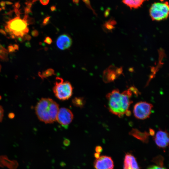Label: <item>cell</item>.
Instances as JSON below:
<instances>
[{
  "label": "cell",
  "instance_id": "836d02e7",
  "mask_svg": "<svg viewBox=\"0 0 169 169\" xmlns=\"http://www.w3.org/2000/svg\"><path fill=\"white\" fill-rule=\"evenodd\" d=\"M100 153L96 152L94 154V156L96 159L98 158L100 156Z\"/></svg>",
  "mask_w": 169,
  "mask_h": 169
},
{
  "label": "cell",
  "instance_id": "d590c367",
  "mask_svg": "<svg viewBox=\"0 0 169 169\" xmlns=\"http://www.w3.org/2000/svg\"><path fill=\"white\" fill-rule=\"evenodd\" d=\"M14 48L12 46H9V50L10 52L13 51H14Z\"/></svg>",
  "mask_w": 169,
  "mask_h": 169
},
{
  "label": "cell",
  "instance_id": "603a6c76",
  "mask_svg": "<svg viewBox=\"0 0 169 169\" xmlns=\"http://www.w3.org/2000/svg\"><path fill=\"white\" fill-rule=\"evenodd\" d=\"M148 169H166L163 166H153L149 167Z\"/></svg>",
  "mask_w": 169,
  "mask_h": 169
},
{
  "label": "cell",
  "instance_id": "cb8c5ba5",
  "mask_svg": "<svg viewBox=\"0 0 169 169\" xmlns=\"http://www.w3.org/2000/svg\"><path fill=\"white\" fill-rule=\"evenodd\" d=\"M96 152L100 153L102 151V148L100 146H96L95 148Z\"/></svg>",
  "mask_w": 169,
  "mask_h": 169
},
{
  "label": "cell",
  "instance_id": "6da1fadb",
  "mask_svg": "<svg viewBox=\"0 0 169 169\" xmlns=\"http://www.w3.org/2000/svg\"><path fill=\"white\" fill-rule=\"evenodd\" d=\"M132 92L129 89L121 93L118 89L112 90L106 95L109 111L119 117L123 116L133 101Z\"/></svg>",
  "mask_w": 169,
  "mask_h": 169
},
{
  "label": "cell",
  "instance_id": "f546056e",
  "mask_svg": "<svg viewBox=\"0 0 169 169\" xmlns=\"http://www.w3.org/2000/svg\"><path fill=\"white\" fill-rule=\"evenodd\" d=\"M13 7L18 9L20 7V4L19 2H17L15 3L14 6H13Z\"/></svg>",
  "mask_w": 169,
  "mask_h": 169
},
{
  "label": "cell",
  "instance_id": "52a82bcc",
  "mask_svg": "<svg viewBox=\"0 0 169 169\" xmlns=\"http://www.w3.org/2000/svg\"><path fill=\"white\" fill-rule=\"evenodd\" d=\"M73 117V113L69 109L63 107L59 109L56 120L61 125L66 126L71 123Z\"/></svg>",
  "mask_w": 169,
  "mask_h": 169
},
{
  "label": "cell",
  "instance_id": "4dcf8cb0",
  "mask_svg": "<svg viewBox=\"0 0 169 169\" xmlns=\"http://www.w3.org/2000/svg\"><path fill=\"white\" fill-rule=\"evenodd\" d=\"M32 33L33 36H37L38 34V32L37 30H34L32 31Z\"/></svg>",
  "mask_w": 169,
  "mask_h": 169
},
{
  "label": "cell",
  "instance_id": "5b68a950",
  "mask_svg": "<svg viewBox=\"0 0 169 169\" xmlns=\"http://www.w3.org/2000/svg\"><path fill=\"white\" fill-rule=\"evenodd\" d=\"M149 15L153 21H160L167 18L169 14L168 3L157 2L152 4L149 9Z\"/></svg>",
  "mask_w": 169,
  "mask_h": 169
},
{
  "label": "cell",
  "instance_id": "8d00e7d4",
  "mask_svg": "<svg viewBox=\"0 0 169 169\" xmlns=\"http://www.w3.org/2000/svg\"><path fill=\"white\" fill-rule=\"evenodd\" d=\"M69 140L68 139H65L64 140V145H69Z\"/></svg>",
  "mask_w": 169,
  "mask_h": 169
},
{
  "label": "cell",
  "instance_id": "484cf974",
  "mask_svg": "<svg viewBox=\"0 0 169 169\" xmlns=\"http://www.w3.org/2000/svg\"><path fill=\"white\" fill-rule=\"evenodd\" d=\"M14 9V12L15 13V14L16 15L17 17H20V14H21V13L20 11L14 7H13Z\"/></svg>",
  "mask_w": 169,
  "mask_h": 169
},
{
  "label": "cell",
  "instance_id": "7bdbcfd3",
  "mask_svg": "<svg viewBox=\"0 0 169 169\" xmlns=\"http://www.w3.org/2000/svg\"><path fill=\"white\" fill-rule=\"evenodd\" d=\"M2 9L1 8H0V11H1L2 10Z\"/></svg>",
  "mask_w": 169,
  "mask_h": 169
},
{
  "label": "cell",
  "instance_id": "7402d4cb",
  "mask_svg": "<svg viewBox=\"0 0 169 169\" xmlns=\"http://www.w3.org/2000/svg\"><path fill=\"white\" fill-rule=\"evenodd\" d=\"M44 42L48 44H51L53 41L52 39L50 37L48 36L45 38Z\"/></svg>",
  "mask_w": 169,
  "mask_h": 169
},
{
  "label": "cell",
  "instance_id": "7c38bea8",
  "mask_svg": "<svg viewBox=\"0 0 169 169\" xmlns=\"http://www.w3.org/2000/svg\"><path fill=\"white\" fill-rule=\"evenodd\" d=\"M124 169H140L136 159L131 154H127L125 156Z\"/></svg>",
  "mask_w": 169,
  "mask_h": 169
},
{
  "label": "cell",
  "instance_id": "ac0fdd59",
  "mask_svg": "<svg viewBox=\"0 0 169 169\" xmlns=\"http://www.w3.org/2000/svg\"><path fill=\"white\" fill-rule=\"evenodd\" d=\"M82 1L85 3L87 7H88L89 9L91 10L96 15V13L94 11V10L92 8L90 3V2L89 0H82Z\"/></svg>",
  "mask_w": 169,
  "mask_h": 169
},
{
  "label": "cell",
  "instance_id": "30bf717a",
  "mask_svg": "<svg viewBox=\"0 0 169 169\" xmlns=\"http://www.w3.org/2000/svg\"><path fill=\"white\" fill-rule=\"evenodd\" d=\"M156 145L159 147L165 148L169 144V135L166 130L163 131L159 129L153 137Z\"/></svg>",
  "mask_w": 169,
  "mask_h": 169
},
{
  "label": "cell",
  "instance_id": "3957f363",
  "mask_svg": "<svg viewBox=\"0 0 169 169\" xmlns=\"http://www.w3.org/2000/svg\"><path fill=\"white\" fill-rule=\"evenodd\" d=\"M6 23V30L13 38H22L28 32L27 22L21 19L19 17L11 19Z\"/></svg>",
  "mask_w": 169,
  "mask_h": 169
},
{
  "label": "cell",
  "instance_id": "f35d334b",
  "mask_svg": "<svg viewBox=\"0 0 169 169\" xmlns=\"http://www.w3.org/2000/svg\"><path fill=\"white\" fill-rule=\"evenodd\" d=\"M79 0H73V3L75 4H78L79 3Z\"/></svg>",
  "mask_w": 169,
  "mask_h": 169
},
{
  "label": "cell",
  "instance_id": "83f0119b",
  "mask_svg": "<svg viewBox=\"0 0 169 169\" xmlns=\"http://www.w3.org/2000/svg\"><path fill=\"white\" fill-rule=\"evenodd\" d=\"M149 130V135L154 136L155 134V131L152 128H150Z\"/></svg>",
  "mask_w": 169,
  "mask_h": 169
},
{
  "label": "cell",
  "instance_id": "277c9868",
  "mask_svg": "<svg viewBox=\"0 0 169 169\" xmlns=\"http://www.w3.org/2000/svg\"><path fill=\"white\" fill-rule=\"evenodd\" d=\"M53 90L55 96L62 100H68L71 96L73 88L71 83L64 81L61 78L57 77Z\"/></svg>",
  "mask_w": 169,
  "mask_h": 169
},
{
  "label": "cell",
  "instance_id": "9a60e30c",
  "mask_svg": "<svg viewBox=\"0 0 169 169\" xmlns=\"http://www.w3.org/2000/svg\"><path fill=\"white\" fill-rule=\"evenodd\" d=\"M72 102L74 106L82 108L85 104V101L82 97H75L72 100Z\"/></svg>",
  "mask_w": 169,
  "mask_h": 169
},
{
  "label": "cell",
  "instance_id": "4fadbf2b",
  "mask_svg": "<svg viewBox=\"0 0 169 169\" xmlns=\"http://www.w3.org/2000/svg\"><path fill=\"white\" fill-rule=\"evenodd\" d=\"M129 134L143 143H147L149 141L150 135L149 133L147 131L142 132L137 129L133 128L129 132Z\"/></svg>",
  "mask_w": 169,
  "mask_h": 169
},
{
  "label": "cell",
  "instance_id": "d4e9b609",
  "mask_svg": "<svg viewBox=\"0 0 169 169\" xmlns=\"http://www.w3.org/2000/svg\"><path fill=\"white\" fill-rule=\"evenodd\" d=\"M24 11L25 14H28L32 12L31 8L27 7L24 8Z\"/></svg>",
  "mask_w": 169,
  "mask_h": 169
},
{
  "label": "cell",
  "instance_id": "7a4b0ae2",
  "mask_svg": "<svg viewBox=\"0 0 169 169\" xmlns=\"http://www.w3.org/2000/svg\"><path fill=\"white\" fill-rule=\"evenodd\" d=\"M59 110V105L49 98H41L35 107L38 119L46 124H50L56 120Z\"/></svg>",
  "mask_w": 169,
  "mask_h": 169
},
{
  "label": "cell",
  "instance_id": "b9f144b4",
  "mask_svg": "<svg viewBox=\"0 0 169 169\" xmlns=\"http://www.w3.org/2000/svg\"><path fill=\"white\" fill-rule=\"evenodd\" d=\"M1 66L0 64V71H1Z\"/></svg>",
  "mask_w": 169,
  "mask_h": 169
},
{
  "label": "cell",
  "instance_id": "d6986e66",
  "mask_svg": "<svg viewBox=\"0 0 169 169\" xmlns=\"http://www.w3.org/2000/svg\"><path fill=\"white\" fill-rule=\"evenodd\" d=\"M51 17L49 16L46 17L44 19L42 24L43 26H45L49 24Z\"/></svg>",
  "mask_w": 169,
  "mask_h": 169
},
{
  "label": "cell",
  "instance_id": "ffe728a7",
  "mask_svg": "<svg viewBox=\"0 0 169 169\" xmlns=\"http://www.w3.org/2000/svg\"><path fill=\"white\" fill-rule=\"evenodd\" d=\"M128 89L137 95L139 94V91L135 86H131Z\"/></svg>",
  "mask_w": 169,
  "mask_h": 169
},
{
  "label": "cell",
  "instance_id": "f1b7e54d",
  "mask_svg": "<svg viewBox=\"0 0 169 169\" xmlns=\"http://www.w3.org/2000/svg\"><path fill=\"white\" fill-rule=\"evenodd\" d=\"M32 3L30 1H28L25 3V4L26 5L27 7L30 8L32 7Z\"/></svg>",
  "mask_w": 169,
  "mask_h": 169
},
{
  "label": "cell",
  "instance_id": "4316f807",
  "mask_svg": "<svg viewBox=\"0 0 169 169\" xmlns=\"http://www.w3.org/2000/svg\"><path fill=\"white\" fill-rule=\"evenodd\" d=\"M49 0H40L41 3L44 5H46L48 4Z\"/></svg>",
  "mask_w": 169,
  "mask_h": 169
},
{
  "label": "cell",
  "instance_id": "8fae6325",
  "mask_svg": "<svg viewBox=\"0 0 169 169\" xmlns=\"http://www.w3.org/2000/svg\"><path fill=\"white\" fill-rule=\"evenodd\" d=\"M72 44V40L70 36L67 34H63L57 38L56 44L59 49L65 50L69 49Z\"/></svg>",
  "mask_w": 169,
  "mask_h": 169
},
{
  "label": "cell",
  "instance_id": "5bb4252c",
  "mask_svg": "<svg viewBox=\"0 0 169 169\" xmlns=\"http://www.w3.org/2000/svg\"><path fill=\"white\" fill-rule=\"evenodd\" d=\"M148 0H122L125 4L130 9H137L141 7L145 1Z\"/></svg>",
  "mask_w": 169,
  "mask_h": 169
},
{
  "label": "cell",
  "instance_id": "e575fe53",
  "mask_svg": "<svg viewBox=\"0 0 169 169\" xmlns=\"http://www.w3.org/2000/svg\"><path fill=\"white\" fill-rule=\"evenodd\" d=\"M0 5L2 7H4L5 6V2L3 1H2L0 2Z\"/></svg>",
  "mask_w": 169,
  "mask_h": 169
},
{
  "label": "cell",
  "instance_id": "ba28073f",
  "mask_svg": "<svg viewBox=\"0 0 169 169\" xmlns=\"http://www.w3.org/2000/svg\"><path fill=\"white\" fill-rule=\"evenodd\" d=\"M122 72V67L117 68L114 66L109 67L103 72V79L105 83L113 82Z\"/></svg>",
  "mask_w": 169,
  "mask_h": 169
},
{
  "label": "cell",
  "instance_id": "44dd1931",
  "mask_svg": "<svg viewBox=\"0 0 169 169\" xmlns=\"http://www.w3.org/2000/svg\"><path fill=\"white\" fill-rule=\"evenodd\" d=\"M4 116V110L2 106L0 105V122H1L3 120Z\"/></svg>",
  "mask_w": 169,
  "mask_h": 169
},
{
  "label": "cell",
  "instance_id": "1f68e13d",
  "mask_svg": "<svg viewBox=\"0 0 169 169\" xmlns=\"http://www.w3.org/2000/svg\"><path fill=\"white\" fill-rule=\"evenodd\" d=\"M56 9V6L53 5L51 7L50 10L52 12L54 11H55Z\"/></svg>",
  "mask_w": 169,
  "mask_h": 169
},
{
  "label": "cell",
  "instance_id": "e0dca14e",
  "mask_svg": "<svg viewBox=\"0 0 169 169\" xmlns=\"http://www.w3.org/2000/svg\"><path fill=\"white\" fill-rule=\"evenodd\" d=\"M54 70L51 68L48 69L46 70L43 72L42 74L39 73V76L42 79L46 78L52 75H55Z\"/></svg>",
  "mask_w": 169,
  "mask_h": 169
},
{
  "label": "cell",
  "instance_id": "8992f818",
  "mask_svg": "<svg viewBox=\"0 0 169 169\" xmlns=\"http://www.w3.org/2000/svg\"><path fill=\"white\" fill-rule=\"evenodd\" d=\"M153 107V105L146 101H140L134 106L133 113L137 119L145 120L149 118Z\"/></svg>",
  "mask_w": 169,
  "mask_h": 169
},
{
  "label": "cell",
  "instance_id": "d6a6232c",
  "mask_svg": "<svg viewBox=\"0 0 169 169\" xmlns=\"http://www.w3.org/2000/svg\"><path fill=\"white\" fill-rule=\"evenodd\" d=\"M125 114L127 116H129L131 115V112L130 110H128L126 112Z\"/></svg>",
  "mask_w": 169,
  "mask_h": 169
},
{
  "label": "cell",
  "instance_id": "ab89813d",
  "mask_svg": "<svg viewBox=\"0 0 169 169\" xmlns=\"http://www.w3.org/2000/svg\"><path fill=\"white\" fill-rule=\"evenodd\" d=\"M37 0H32V3H33L35 2H36V1H37Z\"/></svg>",
  "mask_w": 169,
  "mask_h": 169
},
{
  "label": "cell",
  "instance_id": "9c48e42d",
  "mask_svg": "<svg viewBox=\"0 0 169 169\" xmlns=\"http://www.w3.org/2000/svg\"><path fill=\"white\" fill-rule=\"evenodd\" d=\"M95 169H113L114 163L111 157L106 156H100L94 163Z\"/></svg>",
  "mask_w": 169,
  "mask_h": 169
},
{
  "label": "cell",
  "instance_id": "60d3db41",
  "mask_svg": "<svg viewBox=\"0 0 169 169\" xmlns=\"http://www.w3.org/2000/svg\"><path fill=\"white\" fill-rule=\"evenodd\" d=\"M1 8H2V9H3V10H5V7H2Z\"/></svg>",
  "mask_w": 169,
  "mask_h": 169
},
{
  "label": "cell",
  "instance_id": "74e56055",
  "mask_svg": "<svg viewBox=\"0 0 169 169\" xmlns=\"http://www.w3.org/2000/svg\"><path fill=\"white\" fill-rule=\"evenodd\" d=\"M5 2V4H6L7 5H10L13 4V3L12 2L10 1H7Z\"/></svg>",
  "mask_w": 169,
  "mask_h": 169
},
{
  "label": "cell",
  "instance_id": "2e32d148",
  "mask_svg": "<svg viewBox=\"0 0 169 169\" xmlns=\"http://www.w3.org/2000/svg\"><path fill=\"white\" fill-rule=\"evenodd\" d=\"M115 22L114 21H108L106 22L103 26V29L105 32H108L111 31L115 27L114 25L115 24Z\"/></svg>",
  "mask_w": 169,
  "mask_h": 169
}]
</instances>
